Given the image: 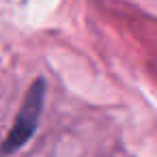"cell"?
<instances>
[{
  "instance_id": "obj_1",
  "label": "cell",
  "mask_w": 157,
  "mask_h": 157,
  "mask_svg": "<svg viewBox=\"0 0 157 157\" xmlns=\"http://www.w3.org/2000/svg\"><path fill=\"white\" fill-rule=\"evenodd\" d=\"M43 99H45V82L39 78L28 88V93L24 97V103L17 112V116H15L13 127L9 129L5 142L0 144V155H11V153L20 151L33 138V133L37 131V125H39L41 110H43Z\"/></svg>"
}]
</instances>
